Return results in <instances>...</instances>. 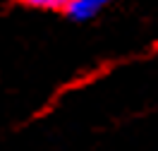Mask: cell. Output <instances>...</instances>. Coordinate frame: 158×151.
Returning a JSON list of instances; mask_svg holds the SVG:
<instances>
[{"instance_id":"1","label":"cell","mask_w":158,"mask_h":151,"mask_svg":"<svg viewBox=\"0 0 158 151\" xmlns=\"http://www.w3.org/2000/svg\"><path fill=\"white\" fill-rule=\"evenodd\" d=\"M115 0H69L67 7H65V17L69 22H77V24H86V22H94L101 12L110 7Z\"/></svg>"},{"instance_id":"2","label":"cell","mask_w":158,"mask_h":151,"mask_svg":"<svg viewBox=\"0 0 158 151\" xmlns=\"http://www.w3.org/2000/svg\"><path fill=\"white\" fill-rule=\"evenodd\" d=\"M19 5L29 10H43V12H65L69 0H17Z\"/></svg>"}]
</instances>
